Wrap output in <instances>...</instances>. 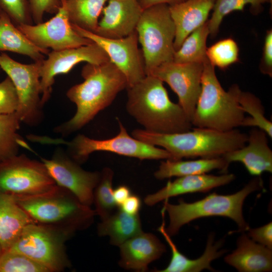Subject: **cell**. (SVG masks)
<instances>
[{
	"label": "cell",
	"instance_id": "cell-1",
	"mask_svg": "<svg viewBox=\"0 0 272 272\" xmlns=\"http://www.w3.org/2000/svg\"><path fill=\"white\" fill-rule=\"evenodd\" d=\"M81 75L84 81L66 92L68 98L76 105V113L55 128L56 132L63 135L78 130L89 123L128 86L124 74L110 60L99 64L87 63Z\"/></svg>",
	"mask_w": 272,
	"mask_h": 272
},
{
	"label": "cell",
	"instance_id": "cell-2",
	"mask_svg": "<svg viewBox=\"0 0 272 272\" xmlns=\"http://www.w3.org/2000/svg\"><path fill=\"white\" fill-rule=\"evenodd\" d=\"M126 89L127 112L144 130L172 133L191 129L190 120L181 106L170 99L159 78L146 75Z\"/></svg>",
	"mask_w": 272,
	"mask_h": 272
},
{
	"label": "cell",
	"instance_id": "cell-3",
	"mask_svg": "<svg viewBox=\"0 0 272 272\" xmlns=\"http://www.w3.org/2000/svg\"><path fill=\"white\" fill-rule=\"evenodd\" d=\"M131 135L147 144L166 150L170 154L171 160H173L221 157L229 152L243 147L248 140L247 134L236 128L221 131L195 127L192 130L172 133L135 129Z\"/></svg>",
	"mask_w": 272,
	"mask_h": 272
},
{
	"label": "cell",
	"instance_id": "cell-4",
	"mask_svg": "<svg viewBox=\"0 0 272 272\" xmlns=\"http://www.w3.org/2000/svg\"><path fill=\"white\" fill-rule=\"evenodd\" d=\"M13 196L35 223L55 228L71 236L90 226L96 215L91 207L57 184L44 193Z\"/></svg>",
	"mask_w": 272,
	"mask_h": 272
},
{
	"label": "cell",
	"instance_id": "cell-5",
	"mask_svg": "<svg viewBox=\"0 0 272 272\" xmlns=\"http://www.w3.org/2000/svg\"><path fill=\"white\" fill-rule=\"evenodd\" d=\"M240 91L234 84L226 91L216 75L215 66L207 59L203 62L201 91L191 120L192 125L221 131L241 126L245 116L238 101Z\"/></svg>",
	"mask_w": 272,
	"mask_h": 272
},
{
	"label": "cell",
	"instance_id": "cell-6",
	"mask_svg": "<svg viewBox=\"0 0 272 272\" xmlns=\"http://www.w3.org/2000/svg\"><path fill=\"white\" fill-rule=\"evenodd\" d=\"M263 185L260 176H255L242 189L233 194L221 195L214 192L193 202L187 203L180 199L177 205L171 204L166 199L161 211L167 212L169 217L166 231L170 236H174L185 224L197 219L211 216L230 218L241 231H247L249 227L243 216L244 201L250 193L261 189Z\"/></svg>",
	"mask_w": 272,
	"mask_h": 272
},
{
	"label": "cell",
	"instance_id": "cell-7",
	"mask_svg": "<svg viewBox=\"0 0 272 272\" xmlns=\"http://www.w3.org/2000/svg\"><path fill=\"white\" fill-rule=\"evenodd\" d=\"M135 30L142 47L146 75L161 64L173 61L175 28L168 5L144 9Z\"/></svg>",
	"mask_w": 272,
	"mask_h": 272
},
{
	"label": "cell",
	"instance_id": "cell-8",
	"mask_svg": "<svg viewBox=\"0 0 272 272\" xmlns=\"http://www.w3.org/2000/svg\"><path fill=\"white\" fill-rule=\"evenodd\" d=\"M71 236L52 227L31 223L8 250L27 256L48 272L61 271L71 266L64 245Z\"/></svg>",
	"mask_w": 272,
	"mask_h": 272
},
{
	"label": "cell",
	"instance_id": "cell-9",
	"mask_svg": "<svg viewBox=\"0 0 272 272\" xmlns=\"http://www.w3.org/2000/svg\"><path fill=\"white\" fill-rule=\"evenodd\" d=\"M119 132L110 139L96 140L84 134H78L71 141L51 140L56 144L66 145L71 157L78 163L85 161L89 155L95 152L104 151L119 155L143 160L171 159L166 150L139 140L127 132L126 128L117 119Z\"/></svg>",
	"mask_w": 272,
	"mask_h": 272
},
{
	"label": "cell",
	"instance_id": "cell-10",
	"mask_svg": "<svg viewBox=\"0 0 272 272\" xmlns=\"http://www.w3.org/2000/svg\"><path fill=\"white\" fill-rule=\"evenodd\" d=\"M56 184L42 161L22 154L0 160V192L32 195L46 192Z\"/></svg>",
	"mask_w": 272,
	"mask_h": 272
},
{
	"label": "cell",
	"instance_id": "cell-11",
	"mask_svg": "<svg viewBox=\"0 0 272 272\" xmlns=\"http://www.w3.org/2000/svg\"><path fill=\"white\" fill-rule=\"evenodd\" d=\"M41 64L42 61L23 64L4 52L0 53V67L12 80L18 96L16 113L21 121L29 125L36 124L41 117Z\"/></svg>",
	"mask_w": 272,
	"mask_h": 272
},
{
	"label": "cell",
	"instance_id": "cell-12",
	"mask_svg": "<svg viewBox=\"0 0 272 272\" xmlns=\"http://www.w3.org/2000/svg\"><path fill=\"white\" fill-rule=\"evenodd\" d=\"M18 29L36 46L58 51L93 42L78 34L69 20L65 0L49 20L35 25L22 24Z\"/></svg>",
	"mask_w": 272,
	"mask_h": 272
},
{
	"label": "cell",
	"instance_id": "cell-13",
	"mask_svg": "<svg viewBox=\"0 0 272 272\" xmlns=\"http://www.w3.org/2000/svg\"><path fill=\"white\" fill-rule=\"evenodd\" d=\"M42 61L40 71L41 104L49 99L55 77L67 74L77 64L85 61L99 64L110 60L105 51L97 44H91L61 50H52Z\"/></svg>",
	"mask_w": 272,
	"mask_h": 272
},
{
	"label": "cell",
	"instance_id": "cell-14",
	"mask_svg": "<svg viewBox=\"0 0 272 272\" xmlns=\"http://www.w3.org/2000/svg\"><path fill=\"white\" fill-rule=\"evenodd\" d=\"M72 26L78 34L96 43L105 51L110 60L126 77L127 87L146 76L142 52L138 47L136 30L126 37L112 39L99 36L73 24Z\"/></svg>",
	"mask_w": 272,
	"mask_h": 272
},
{
	"label": "cell",
	"instance_id": "cell-15",
	"mask_svg": "<svg viewBox=\"0 0 272 272\" xmlns=\"http://www.w3.org/2000/svg\"><path fill=\"white\" fill-rule=\"evenodd\" d=\"M41 161L57 185L70 191L83 204L91 206L100 172L85 170L79 163L59 151L51 159L41 158Z\"/></svg>",
	"mask_w": 272,
	"mask_h": 272
},
{
	"label": "cell",
	"instance_id": "cell-16",
	"mask_svg": "<svg viewBox=\"0 0 272 272\" xmlns=\"http://www.w3.org/2000/svg\"><path fill=\"white\" fill-rule=\"evenodd\" d=\"M203 63H164L153 70L152 75L166 83L178 97V104L190 120L201 91Z\"/></svg>",
	"mask_w": 272,
	"mask_h": 272
},
{
	"label": "cell",
	"instance_id": "cell-17",
	"mask_svg": "<svg viewBox=\"0 0 272 272\" xmlns=\"http://www.w3.org/2000/svg\"><path fill=\"white\" fill-rule=\"evenodd\" d=\"M95 34L108 38L126 37L135 31L143 12L138 0H108Z\"/></svg>",
	"mask_w": 272,
	"mask_h": 272
},
{
	"label": "cell",
	"instance_id": "cell-18",
	"mask_svg": "<svg viewBox=\"0 0 272 272\" xmlns=\"http://www.w3.org/2000/svg\"><path fill=\"white\" fill-rule=\"evenodd\" d=\"M268 135L263 130L252 127L243 147L229 152L222 157L228 163H242L249 173L260 176L264 172H272V151L268 144Z\"/></svg>",
	"mask_w": 272,
	"mask_h": 272
},
{
	"label": "cell",
	"instance_id": "cell-19",
	"mask_svg": "<svg viewBox=\"0 0 272 272\" xmlns=\"http://www.w3.org/2000/svg\"><path fill=\"white\" fill-rule=\"evenodd\" d=\"M120 267L135 271L144 272L149 264L165 252L164 244L154 234L142 231L119 246Z\"/></svg>",
	"mask_w": 272,
	"mask_h": 272
},
{
	"label": "cell",
	"instance_id": "cell-20",
	"mask_svg": "<svg viewBox=\"0 0 272 272\" xmlns=\"http://www.w3.org/2000/svg\"><path fill=\"white\" fill-rule=\"evenodd\" d=\"M235 178L234 174L227 173L218 176L203 174L178 177L173 181H169L156 192L147 195L144 202L148 206H153L179 195L208 192L213 188L227 184Z\"/></svg>",
	"mask_w": 272,
	"mask_h": 272
},
{
	"label": "cell",
	"instance_id": "cell-21",
	"mask_svg": "<svg viewBox=\"0 0 272 272\" xmlns=\"http://www.w3.org/2000/svg\"><path fill=\"white\" fill-rule=\"evenodd\" d=\"M216 0H185L170 5L175 28L174 48L177 50L186 38L205 24Z\"/></svg>",
	"mask_w": 272,
	"mask_h": 272
},
{
	"label": "cell",
	"instance_id": "cell-22",
	"mask_svg": "<svg viewBox=\"0 0 272 272\" xmlns=\"http://www.w3.org/2000/svg\"><path fill=\"white\" fill-rule=\"evenodd\" d=\"M158 230L162 234L171 251V258L169 264L163 269L156 270L157 272H199L203 269L215 271L211 263L214 260L219 258L227 250H220L224 242L223 239L215 242L214 234L209 235L205 250L199 258L191 259L181 253L165 230L164 222L158 228Z\"/></svg>",
	"mask_w": 272,
	"mask_h": 272
},
{
	"label": "cell",
	"instance_id": "cell-23",
	"mask_svg": "<svg viewBox=\"0 0 272 272\" xmlns=\"http://www.w3.org/2000/svg\"><path fill=\"white\" fill-rule=\"evenodd\" d=\"M225 262L240 272H267L272 270V249L242 234L237 248L225 257Z\"/></svg>",
	"mask_w": 272,
	"mask_h": 272
},
{
	"label": "cell",
	"instance_id": "cell-24",
	"mask_svg": "<svg viewBox=\"0 0 272 272\" xmlns=\"http://www.w3.org/2000/svg\"><path fill=\"white\" fill-rule=\"evenodd\" d=\"M33 223L13 195L0 192V243L3 252L11 247L27 225Z\"/></svg>",
	"mask_w": 272,
	"mask_h": 272
},
{
	"label": "cell",
	"instance_id": "cell-25",
	"mask_svg": "<svg viewBox=\"0 0 272 272\" xmlns=\"http://www.w3.org/2000/svg\"><path fill=\"white\" fill-rule=\"evenodd\" d=\"M229 165L222 156L187 161L166 159L161 162L154 176L163 180L172 177L203 174L216 169L226 173Z\"/></svg>",
	"mask_w": 272,
	"mask_h": 272
},
{
	"label": "cell",
	"instance_id": "cell-26",
	"mask_svg": "<svg viewBox=\"0 0 272 272\" xmlns=\"http://www.w3.org/2000/svg\"><path fill=\"white\" fill-rule=\"evenodd\" d=\"M0 51L24 55L34 61H42L44 55L50 52L34 44L3 11L0 15Z\"/></svg>",
	"mask_w": 272,
	"mask_h": 272
},
{
	"label": "cell",
	"instance_id": "cell-27",
	"mask_svg": "<svg viewBox=\"0 0 272 272\" xmlns=\"http://www.w3.org/2000/svg\"><path fill=\"white\" fill-rule=\"evenodd\" d=\"M142 231L139 214L129 215L119 208L108 217L102 220L97 227L98 235L109 236L110 243L116 246H119Z\"/></svg>",
	"mask_w": 272,
	"mask_h": 272
},
{
	"label": "cell",
	"instance_id": "cell-28",
	"mask_svg": "<svg viewBox=\"0 0 272 272\" xmlns=\"http://www.w3.org/2000/svg\"><path fill=\"white\" fill-rule=\"evenodd\" d=\"M108 0H65L71 23L95 33L99 17Z\"/></svg>",
	"mask_w": 272,
	"mask_h": 272
},
{
	"label": "cell",
	"instance_id": "cell-29",
	"mask_svg": "<svg viewBox=\"0 0 272 272\" xmlns=\"http://www.w3.org/2000/svg\"><path fill=\"white\" fill-rule=\"evenodd\" d=\"M210 35L208 22L190 33L180 48L175 51L173 61L177 63H203L207 57L206 42Z\"/></svg>",
	"mask_w": 272,
	"mask_h": 272
},
{
	"label": "cell",
	"instance_id": "cell-30",
	"mask_svg": "<svg viewBox=\"0 0 272 272\" xmlns=\"http://www.w3.org/2000/svg\"><path fill=\"white\" fill-rule=\"evenodd\" d=\"M20 122L16 112L0 114V160L18 155L20 147L27 146L17 132Z\"/></svg>",
	"mask_w": 272,
	"mask_h": 272
},
{
	"label": "cell",
	"instance_id": "cell-31",
	"mask_svg": "<svg viewBox=\"0 0 272 272\" xmlns=\"http://www.w3.org/2000/svg\"><path fill=\"white\" fill-rule=\"evenodd\" d=\"M238 103L244 112L249 116L245 117L241 126L258 128L272 137V122L264 115V108L260 99L254 94L240 91Z\"/></svg>",
	"mask_w": 272,
	"mask_h": 272
},
{
	"label": "cell",
	"instance_id": "cell-32",
	"mask_svg": "<svg viewBox=\"0 0 272 272\" xmlns=\"http://www.w3.org/2000/svg\"><path fill=\"white\" fill-rule=\"evenodd\" d=\"M100 173L99 181L94 190L93 203L96 215L99 216L102 220L114 212L118 207L113 195V170L109 167H105Z\"/></svg>",
	"mask_w": 272,
	"mask_h": 272
},
{
	"label": "cell",
	"instance_id": "cell-33",
	"mask_svg": "<svg viewBox=\"0 0 272 272\" xmlns=\"http://www.w3.org/2000/svg\"><path fill=\"white\" fill-rule=\"evenodd\" d=\"M269 0H216L213 13L208 22L210 34L215 36L225 16L235 11H242L244 7L250 4L253 9H258Z\"/></svg>",
	"mask_w": 272,
	"mask_h": 272
},
{
	"label": "cell",
	"instance_id": "cell-34",
	"mask_svg": "<svg viewBox=\"0 0 272 272\" xmlns=\"http://www.w3.org/2000/svg\"><path fill=\"white\" fill-rule=\"evenodd\" d=\"M239 48L231 38L218 41L207 49V57L214 66L225 69L238 60Z\"/></svg>",
	"mask_w": 272,
	"mask_h": 272
},
{
	"label": "cell",
	"instance_id": "cell-35",
	"mask_svg": "<svg viewBox=\"0 0 272 272\" xmlns=\"http://www.w3.org/2000/svg\"><path fill=\"white\" fill-rule=\"evenodd\" d=\"M0 272H48L27 256L16 252L6 251L0 256Z\"/></svg>",
	"mask_w": 272,
	"mask_h": 272
},
{
	"label": "cell",
	"instance_id": "cell-36",
	"mask_svg": "<svg viewBox=\"0 0 272 272\" xmlns=\"http://www.w3.org/2000/svg\"><path fill=\"white\" fill-rule=\"evenodd\" d=\"M0 8L16 26L33 24L28 0H0Z\"/></svg>",
	"mask_w": 272,
	"mask_h": 272
},
{
	"label": "cell",
	"instance_id": "cell-37",
	"mask_svg": "<svg viewBox=\"0 0 272 272\" xmlns=\"http://www.w3.org/2000/svg\"><path fill=\"white\" fill-rule=\"evenodd\" d=\"M19 104L18 96L16 88L7 76L0 82V114L16 111Z\"/></svg>",
	"mask_w": 272,
	"mask_h": 272
},
{
	"label": "cell",
	"instance_id": "cell-38",
	"mask_svg": "<svg viewBox=\"0 0 272 272\" xmlns=\"http://www.w3.org/2000/svg\"><path fill=\"white\" fill-rule=\"evenodd\" d=\"M62 0H28L33 22H43L45 13L55 14L61 6Z\"/></svg>",
	"mask_w": 272,
	"mask_h": 272
},
{
	"label": "cell",
	"instance_id": "cell-39",
	"mask_svg": "<svg viewBox=\"0 0 272 272\" xmlns=\"http://www.w3.org/2000/svg\"><path fill=\"white\" fill-rule=\"evenodd\" d=\"M247 235L254 241L272 249V222L260 227L249 228Z\"/></svg>",
	"mask_w": 272,
	"mask_h": 272
},
{
	"label": "cell",
	"instance_id": "cell-40",
	"mask_svg": "<svg viewBox=\"0 0 272 272\" xmlns=\"http://www.w3.org/2000/svg\"><path fill=\"white\" fill-rule=\"evenodd\" d=\"M260 70L262 73L270 77L272 75V31L266 32L263 48Z\"/></svg>",
	"mask_w": 272,
	"mask_h": 272
},
{
	"label": "cell",
	"instance_id": "cell-41",
	"mask_svg": "<svg viewBox=\"0 0 272 272\" xmlns=\"http://www.w3.org/2000/svg\"><path fill=\"white\" fill-rule=\"evenodd\" d=\"M141 206L140 198L136 195L131 194L118 208L129 215H135L139 214Z\"/></svg>",
	"mask_w": 272,
	"mask_h": 272
},
{
	"label": "cell",
	"instance_id": "cell-42",
	"mask_svg": "<svg viewBox=\"0 0 272 272\" xmlns=\"http://www.w3.org/2000/svg\"><path fill=\"white\" fill-rule=\"evenodd\" d=\"M129 188L124 185H119L113 189V195L114 201L119 207L131 195Z\"/></svg>",
	"mask_w": 272,
	"mask_h": 272
},
{
	"label": "cell",
	"instance_id": "cell-43",
	"mask_svg": "<svg viewBox=\"0 0 272 272\" xmlns=\"http://www.w3.org/2000/svg\"><path fill=\"white\" fill-rule=\"evenodd\" d=\"M143 10L159 4L174 5L185 0H138Z\"/></svg>",
	"mask_w": 272,
	"mask_h": 272
},
{
	"label": "cell",
	"instance_id": "cell-44",
	"mask_svg": "<svg viewBox=\"0 0 272 272\" xmlns=\"http://www.w3.org/2000/svg\"><path fill=\"white\" fill-rule=\"evenodd\" d=\"M3 253V248H2L1 244L0 243V256H1V255Z\"/></svg>",
	"mask_w": 272,
	"mask_h": 272
},
{
	"label": "cell",
	"instance_id": "cell-45",
	"mask_svg": "<svg viewBox=\"0 0 272 272\" xmlns=\"http://www.w3.org/2000/svg\"><path fill=\"white\" fill-rule=\"evenodd\" d=\"M2 12H3V11L0 8V15H1V13H2Z\"/></svg>",
	"mask_w": 272,
	"mask_h": 272
},
{
	"label": "cell",
	"instance_id": "cell-46",
	"mask_svg": "<svg viewBox=\"0 0 272 272\" xmlns=\"http://www.w3.org/2000/svg\"><path fill=\"white\" fill-rule=\"evenodd\" d=\"M269 1H270V3L271 4L272 0H269Z\"/></svg>",
	"mask_w": 272,
	"mask_h": 272
}]
</instances>
